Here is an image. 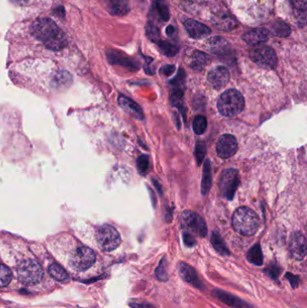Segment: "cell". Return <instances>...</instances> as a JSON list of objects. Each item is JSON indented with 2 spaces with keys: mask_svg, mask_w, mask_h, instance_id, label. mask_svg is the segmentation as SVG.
<instances>
[{
  "mask_svg": "<svg viewBox=\"0 0 307 308\" xmlns=\"http://www.w3.org/2000/svg\"><path fill=\"white\" fill-rule=\"evenodd\" d=\"M31 31L34 37L50 50L61 51L67 45L66 34L54 21L47 17L35 20Z\"/></svg>",
  "mask_w": 307,
  "mask_h": 308,
  "instance_id": "obj_1",
  "label": "cell"
},
{
  "mask_svg": "<svg viewBox=\"0 0 307 308\" xmlns=\"http://www.w3.org/2000/svg\"><path fill=\"white\" fill-rule=\"evenodd\" d=\"M232 227L241 235H253L259 229V217L249 207H239L232 216Z\"/></svg>",
  "mask_w": 307,
  "mask_h": 308,
  "instance_id": "obj_2",
  "label": "cell"
},
{
  "mask_svg": "<svg viewBox=\"0 0 307 308\" xmlns=\"http://www.w3.org/2000/svg\"><path fill=\"white\" fill-rule=\"evenodd\" d=\"M244 97L236 89L224 92L218 99L217 107L221 115L226 117L238 116L244 109Z\"/></svg>",
  "mask_w": 307,
  "mask_h": 308,
  "instance_id": "obj_3",
  "label": "cell"
},
{
  "mask_svg": "<svg viewBox=\"0 0 307 308\" xmlns=\"http://www.w3.org/2000/svg\"><path fill=\"white\" fill-rule=\"evenodd\" d=\"M17 276L21 283L27 286L35 285L43 279V270L35 260H25L18 266Z\"/></svg>",
  "mask_w": 307,
  "mask_h": 308,
  "instance_id": "obj_4",
  "label": "cell"
},
{
  "mask_svg": "<svg viewBox=\"0 0 307 308\" xmlns=\"http://www.w3.org/2000/svg\"><path fill=\"white\" fill-rule=\"evenodd\" d=\"M97 244L104 251H112L118 248L121 243V236L115 227L103 226L97 229L96 233Z\"/></svg>",
  "mask_w": 307,
  "mask_h": 308,
  "instance_id": "obj_5",
  "label": "cell"
},
{
  "mask_svg": "<svg viewBox=\"0 0 307 308\" xmlns=\"http://www.w3.org/2000/svg\"><path fill=\"white\" fill-rule=\"evenodd\" d=\"M182 227L185 232L192 236L204 238L207 235V228L206 223L197 213L185 211L182 214Z\"/></svg>",
  "mask_w": 307,
  "mask_h": 308,
  "instance_id": "obj_6",
  "label": "cell"
},
{
  "mask_svg": "<svg viewBox=\"0 0 307 308\" xmlns=\"http://www.w3.org/2000/svg\"><path fill=\"white\" fill-rule=\"evenodd\" d=\"M240 184L238 171L234 169H227L223 171L220 178V191L224 198L231 200Z\"/></svg>",
  "mask_w": 307,
  "mask_h": 308,
  "instance_id": "obj_7",
  "label": "cell"
},
{
  "mask_svg": "<svg viewBox=\"0 0 307 308\" xmlns=\"http://www.w3.org/2000/svg\"><path fill=\"white\" fill-rule=\"evenodd\" d=\"M250 57L252 62L264 69H275L278 64L277 54L268 46H259L251 50Z\"/></svg>",
  "mask_w": 307,
  "mask_h": 308,
  "instance_id": "obj_8",
  "label": "cell"
},
{
  "mask_svg": "<svg viewBox=\"0 0 307 308\" xmlns=\"http://www.w3.org/2000/svg\"><path fill=\"white\" fill-rule=\"evenodd\" d=\"M96 261V254L93 250L86 247H79L74 252L71 260V265L74 270L77 271H85L90 269Z\"/></svg>",
  "mask_w": 307,
  "mask_h": 308,
  "instance_id": "obj_9",
  "label": "cell"
},
{
  "mask_svg": "<svg viewBox=\"0 0 307 308\" xmlns=\"http://www.w3.org/2000/svg\"><path fill=\"white\" fill-rule=\"evenodd\" d=\"M238 143L234 136L224 135L219 137L216 144V152L222 159H229L237 153Z\"/></svg>",
  "mask_w": 307,
  "mask_h": 308,
  "instance_id": "obj_10",
  "label": "cell"
},
{
  "mask_svg": "<svg viewBox=\"0 0 307 308\" xmlns=\"http://www.w3.org/2000/svg\"><path fill=\"white\" fill-rule=\"evenodd\" d=\"M289 251L291 257L297 260H303L307 255L306 237L300 231L294 232L289 241Z\"/></svg>",
  "mask_w": 307,
  "mask_h": 308,
  "instance_id": "obj_11",
  "label": "cell"
},
{
  "mask_svg": "<svg viewBox=\"0 0 307 308\" xmlns=\"http://www.w3.org/2000/svg\"><path fill=\"white\" fill-rule=\"evenodd\" d=\"M208 82L211 84L212 87L216 89H220L226 87L230 79V74L226 67H216L208 73L207 76Z\"/></svg>",
  "mask_w": 307,
  "mask_h": 308,
  "instance_id": "obj_12",
  "label": "cell"
},
{
  "mask_svg": "<svg viewBox=\"0 0 307 308\" xmlns=\"http://www.w3.org/2000/svg\"><path fill=\"white\" fill-rule=\"evenodd\" d=\"M213 296L219 299L223 303L226 304L232 308H252L249 304L246 303L243 300L237 298L235 296L220 289H215L213 292Z\"/></svg>",
  "mask_w": 307,
  "mask_h": 308,
  "instance_id": "obj_13",
  "label": "cell"
},
{
  "mask_svg": "<svg viewBox=\"0 0 307 308\" xmlns=\"http://www.w3.org/2000/svg\"><path fill=\"white\" fill-rule=\"evenodd\" d=\"M179 274L186 282L189 284L193 285L197 289H204V285L202 284L201 281L199 280V278L197 276V272L194 268L191 266L185 263V262H179L178 266Z\"/></svg>",
  "mask_w": 307,
  "mask_h": 308,
  "instance_id": "obj_14",
  "label": "cell"
},
{
  "mask_svg": "<svg viewBox=\"0 0 307 308\" xmlns=\"http://www.w3.org/2000/svg\"><path fill=\"white\" fill-rule=\"evenodd\" d=\"M184 25L188 34L194 39L205 38L211 34V30L209 27L196 20H187Z\"/></svg>",
  "mask_w": 307,
  "mask_h": 308,
  "instance_id": "obj_15",
  "label": "cell"
},
{
  "mask_svg": "<svg viewBox=\"0 0 307 308\" xmlns=\"http://www.w3.org/2000/svg\"><path fill=\"white\" fill-rule=\"evenodd\" d=\"M212 23L217 27L218 29L223 31H230L234 29L238 25L237 20L227 13H218L213 16Z\"/></svg>",
  "mask_w": 307,
  "mask_h": 308,
  "instance_id": "obj_16",
  "label": "cell"
},
{
  "mask_svg": "<svg viewBox=\"0 0 307 308\" xmlns=\"http://www.w3.org/2000/svg\"><path fill=\"white\" fill-rule=\"evenodd\" d=\"M118 102L121 107L124 110L128 113L130 116L135 117L136 119L143 120L144 118V112L143 109L140 107L138 104H136L135 101L130 99L128 97L125 96H120L118 98Z\"/></svg>",
  "mask_w": 307,
  "mask_h": 308,
  "instance_id": "obj_17",
  "label": "cell"
},
{
  "mask_svg": "<svg viewBox=\"0 0 307 308\" xmlns=\"http://www.w3.org/2000/svg\"><path fill=\"white\" fill-rule=\"evenodd\" d=\"M269 37V30L266 28H257L246 33L242 36L243 41L250 45H257V44L265 43Z\"/></svg>",
  "mask_w": 307,
  "mask_h": 308,
  "instance_id": "obj_18",
  "label": "cell"
},
{
  "mask_svg": "<svg viewBox=\"0 0 307 308\" xmlns=\"http://www.w3.org/2000/svg\"><path fill=\"white\" fill-rule=\"evenodd\" d=\"M208 48L212 53L217 55H225L228 54L230 52V44L226 39L222 38L219 36L212 37L207 42Z\"/></svg>",
  "mask_w": 307,
  "mask_h": 308,
  "instance_id": "obj_19",
  "label": "cell"
},
{
  "mask_svg": "<svg viewBox=\"0 0 307 308\" xmlns=\"http://www.w3.org/2000/svg\"><path fill=\"white\" fill-rule=\"evenodd\" d=\"M106 4L112 15H125L129 11L128 0H106Z\"/></svg>",
  "mask_w": 307,
  "mask_h": 308,
  "instance_id": "obj_20",
  "label": "cell"
},
{
  "mask_svg": "<svg viewBox=\"0 0 307 308\" xmlns=\"http://www.w3.org/2000/svg\"><path fill=\"white\" fill-rule=\"evenodd\" d=\"M212 176H211V166L210 161L207 159L204 165V170H203V178H202L201 191L203 195H207L209 189L211 188Z\"/></svg>",
  "mask_w": 307,
  "mask_h": 308,
  "instance_id": "obj_21",
  "label": "cell"
},
{
  "mask_svg": "<svg viewBox=\"0 0 307 308\" xmlns=\"http://www.w3.org/2000/svg\"><path fill=\"white\" fill-rule=\"evenodd\" d=\"M247 260L250 261V263L256 265V266H262L263 264V255L261 248L259 243L255 244L250 248L248 253H247Z\"/></svg>",
  "mask_w": 307,
  "mask_h": 308,
  "instance_id": "obj_22",
  "label": "cell"
},
{
  "mask_svg": "<svg viewBox=\"0 0 307 308\" xmlns=\"http://www.w3.org/2000/svg\"><path fill=\"white\" fill-rule=\"evenodd\" d=\"M211 242L212 245H213V247L215 248V250L218 253H220L221 255L224 256L230 255V252H229V250H228V248L226 246V242L224 241L221 236L218 234V232L214 231L212 233Z\"/></svg>",
  "mask_w": 307,
  "mask_h": 308,
  "instance_id": "obj_23",
  "label": "cell"
},
{
  "mask_svg": "<svg viewBox=\"0 0 307 308\" xmlns=\"http://www.w3.org/2000/svg\"><path fill=\"white\" fill-rule=\"evenodd\" d=\"M155 15L157 17L162 21L167 22L169 18V12H168L167 5H165L162 0H154V5H153Z\"/></svg>",
  "mask_w": 307,
  "mask_h": 308,
  "instance_id": "obj_24",
  "label": "cell"
},
{
  "mask_svg": "<svg viewBox=\"0 0 307 308\" xmlns=\"http://www.w3.org/2000/svg\"><path fill=\"white\" fill-rule=\"evenodd\" d=\"M48 273L52 276V278L57 281H66L69 279V275L66 272V270H64L60 265H50L48 268Z\"/></svg>",
  "mask_w": 307,
  "mask_h": 308,
  "instance_id": "obj_25",
  "label": "cell"
},
{
  "mask_svg": "<svg viewBox=\"0 0 307 308\" xmlns=\"http://www.w3.org/2000/svg\"><path fill=\"white\" fill-rule=\"evenodd\" d=\"M207 63V54L202 52H195L193 53L190 66L195 71H201Z\"/></svg>",
  "mask_w": 307,
  "mask_h": 308,
  "instance_id": "obj_26",
  "label": "cell"
},
{
  "mask_svg": "<svg viewBox=\"0 0 307 308\" xmlns=\"http://www.w3.org/2000/svg\"><path fill=\"white\" fill-rule=\"evenodd\" d=\"M207 118L204 116H197L193 121V130L197 135H203L207 130Z\"/></svg>",
  "mask_w": 307,
  "mask_h": 308,
  "instance_id": "obj_27",
  "label": "cell"
},
{
  "mask_svg": "<svg viewBox=\"0 0 307 308\" xmlns=\"http://www.w3.org/2000/svg\"><path fill=\"white\" fill-rule=\"evenodd\" d=\"M158 44V47L161 50V52H162L164 55L168 56V57H172L174 55H176L178 52V48L176 45L168 43V42H161V41H159Z\"/></svg>",
  "mask_w": 307,
  "mask_h": 308,
  "instance_id": "obj_28",
  "label": "cell"
},
{
  "mask_svg": "<svg viewBox=\"0 0 307 308\" xmlns=\"http://www.w3.org/2000/svg\"><path fill=\"white\" fill-rule=\"evenodd\" d=\"M155 275L159 281L168 280V267H167V261L165 259L160 260L158 268L155 270Z\"/></svg>",
  "mask_w": 307,
  "mask_h": 308,
  "instance_id": "obj_29",
  "label": "cell"
},
{
  "mask_svg": "<svg viewBox=\"0 0 307 308\" xmlns=\"http://www.w3.org/2000/svg\"><path fill=\"white\" fill-rule=\"evenodd\" d=\"M11 279H12L11 270L5 265L0 264V288L9 284Z\"/></svg>",
  "mask_w": 307,
  "mask_h": 308,
  "instance_id": "obj_30",
  "label": "cell"
},
{
  "mask_svg": "<svg viewBox=\"0 0 307 308\" xmlns=\"http://www.w3.org/2000/svg\"><path fill=\"white\" fill-rule=\"evenodd\" d=\"M273 30L274 33L279 37H287L291 33L289 26L282 21L276 22V24H274Z\"/></svg>",
  "mask_w": 307,
  "mask_h": 308,
  "instance_id": "obj_31",
  "label": "cell"
},
{
  "mask_svg": "<svg viewBox=\"0 0 307 308\" xmlns=\"http://www.w3.org/2000/svg\"><path fill=\"white\" fill-rule=\"evenodd\" d=\"M150 167L149 157L147 155H142L137 159V168L140 173L145 175L148 172Z\"/></svg>",
  "mask_w": 307,
  "mask_h": 308,
  "instance_id": "obj_32",
  "label": "cell"
},
{
  "mask_svg": "<svg viewBox=\"0 0 307 308\" xmlns=\"http://www.w3.org/2000/svg\"><path fill=\"white\" fill-rule=\"evenodd\" d=\"M207 154V146L205 145L204 142H198L196 145V151H195V155H196V159L198 165L201 164L203 159H205V156Z\"/></svg>",
  "mask_w": 307,
  "mask_h": 308,
  "instance_id": "obj_33",
  "label": "cell"
},
{
  "mask_svg": "<svg viewBox=\"0 0 307 308\" xmlns=\"http://www.w3.org/2000/svg\"><path fill=\"white\" fill-rule=\"evenodd\" d=\"M146 34L150 40H152L154 43L158 44L159 40V31L158 28L153 24H148L146 26Z\"/></svg>",
  "mask_w": 307,
  "mask_h": 308,
  "instance_id": "obj_34",
  "label": "cell"
},
{
  "mask_svg": "<svg viewBox=\"0 0 307 308\" xmlns=\"http://www.w3.org/2000/svg\"><path fill=\"white\" fill-rule=\"evenodd\" d=\"M290 3L299 12H307V0H290Z\"/></svg>",
  "mask_w": 307,
  "mask_h": 308,
  "instance_id": "obj_35",
  "label": "cell"
},
{
  "mask_svg": "<svg viewBox=\"0 0 307 308\" xmlns=\"http://www.w3.org/2000/svg\"><path fill=\"white\" fill-rule=\"evenodd\" d=\"M266 274L269 275V277L271 279L277 280L279 278V273H280V270L279 269L278 266H274V265H270L269 268L267 270H265Z\"/></svg>",
  "mask_w": 307,
  "mask_h": 308,
  "instance_id": "obj_36",
  "label": "cell"
},
{
  "mask_svg": "<svg viewBox=\"0 0 307 308\" xmlns=\"http://www.w3.org/2000/svg\"><path fill=\"white\" fill-rule=\"evenodd\" d=\"M183 238H184L185 244L188 246V247H192V246L196 245V241H195L194 237L191 234H189L187 232H184Z\"/></svg>",
  "mask_w": 307,
  "mask_h": 308,
  "instance_id": "obj_37",
  "label": "cell"
},
{
  "mask_svg": "<svg viewBox=\"0 0 307 308\" xmlns=\"http://www.w3.org/2000/svg\"><path fill=\"white\" fill-rule=\"evenodd\" d=\"M286 277L288 278L289 282H290V284L293 287L294 289H296L298 285H299V279H298L297 276L288 273V274L286 275Z\"/></svg>",
  "mask_w": 307,
  "mask_h": 308,
  "instance_id": "obj_38",
  "label": "cell"
},
{
  "mask_svg": "<svg viewBox=\"0 0 307 308\" xmlns=\"http://www.w3.org/2000/svg\"><path fill=\"white\" fill-rule=\"evenodd\" d=\"M130 306L133 308H156L151 304L137 303V302H133L130 304Z\"/></svg>",
  "mask_w": 307,
  "mask_h": 308,
  "instance_id": "obj_39",
  "label": "cell"
},
{
  "mask_svg": "<svg viewBox=\"0 0 307 308\" xmlns=\"http://www.w3.org/2000/svg\"><path fill=\"white\" fill-rule=\"evenodd\" d=\"M174 71H175V67L170 66V65L165 66L161 69V73H163L164 75H166V76H169L170 74H172Z\"/></svg>",
  "mask_w": 307,
  "mask_h": 308,
  "instance_id": "obj_40",
  "label": "cell"
},
{
  "mask_svg": "<svg viewBox=\"0 0 307 308\" xmlns=\"http://www.w3.org/2000/svg\"><path fill=\"white\" fill-rule=\"evenodd\" d=\"M166 34H168V36L169 37H172L176 34V29L174 28V26L172 25H168L167 29H166Z\"/></svg>",
  "mask_w": 307,
  "mask_h": 308,
  "instance_id": "obj_41",
  "label": "cell"
},
{
  "mask_svg": "<svg viewBox=\"0 0 307 308\" xmlns=\"http://www.w3.org/2000/svg\"><path fill=\"white\" fill-rule=\"evenodd\" d=\"M12 1L17 5H25L29 0H12Z\"/></svg>",
  "mask_w": 307,
  "mask_h": 308,
  "instance_id": "obj_42",
  "label": "cell"
},
{
  "mask_svg": "<svg viewBox=\"0 0 307 308\" xmlns=\"http://www.w3.org/2000/svg\"><path fill=\"white\" fill-rule=\"evenodd\" d=\"M188 1H196V0H188Z\"/></svg>",
  "mask_w": 307,
  "mask_h": 308,
  "instance_id": "obj_43",
  "label": "cell"
}]
</instances>
